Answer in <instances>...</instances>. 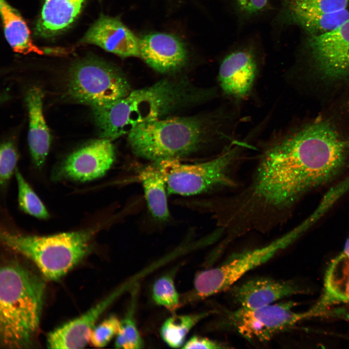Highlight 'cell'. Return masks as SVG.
Instances as JSON below:
<instances>
[{"label": "cell", "instance_id": "1", "mask_svg": "<svg viewBox=\"0 0 349 349\" xmlns=\"http://www.w3.org/2000/svg\"><path fill=\"white\" fill-rule=\"evenodd\" d=\"M349 159V136L326 119L274 136L264 148L251 184L237 195L238 209L255 223L275 226L282 211L333 178Z\"/></svg>", "mask_w": 349, "mask_h": 349}, {"label": "cell", "instance_id": "2", "mask_svg": "<svg viewBox=\"0 0 349 349\" xmlns=\"http://www.w3.org/2000/svg\"><path fill=\"white\" fill-rule=\"evenodd\" d=\"M232 116L220 108L200 116L155 119L137 126L127 140L139 157L154 162L177 159L228 138Z\"/></svg>", "mask_w": 349, "mask_h": 349}, {"label": "cell", "instance_id": "3", "mask_svg": "<svg viewBox=\"0 0 349 349\" xmlns=\"http://www.w3.org/2000/svg\"><path fill=\"white\" fill-rule=\"evenodd\" d=\"M217 95L214 88L195 89L186 83L165 79L92 108L101 138L111 141L128 134L140 124L162 118L180 105L209 100Z\"/></svg>", "mask_w": 349, "mask_h": 349}, {"label": "cell", "instance_id": "4", "mask_svg": "<svg viewBox=\"0 0 349 349\" xmlns=\"http://www.w3.org/2000/svg\"><path fill=\"white\" fill-rule=\"evenodd\" d=\"M45 285L34 272L16 261L0 270V345L4 348L30 347L37 334Z\"/></svg>", "mask_w": 349, "mask_h": 349}, {"label": "cell", "instance_id": "5", "mask_svg": "<svg viewBox=\"0 0 349 349\" xmlns=\"http://www.w3.org/2000/svg\"><path fill=\"white\" fill-rule=\"evenodd\" d=\"M95 233L88 229L37 236L4 231L0 238L6 247L31 260L46 278L55 281L87 254Z\"/></svg>", "mask_w": 349, "mask_h": 349}, {"label": "cell", "instance_id": "6", "mask_svg": "<svg viewBox=\"0 0 349 349\" xmlns=\"http://www.w3.org/2000/svg\"><path fill=\"white\" fill-rule=\"evenodd\" d=\"M240 152L239 146L232 145L204 162L186 164L174 159L155 163L164 176L168 193L190 196L217 188L235 186L231 171Z\"/></svg>", "mask_w": 349, "mask_h": 349}, {"label": "cell", "instance_id": "7", "mask_svg": "<svg viewBox=\"0 0 349 349\" xmlns=\"http://www.w3.org/2000/svg\"><path fill=\"white\" fill-rule=\"evenodd\" d=\"M68 85L74 99L92 108L114 102L131 91L119 69L93 57L74 63L69 70Z\"/></svg>", "mask_w": 349, "mask_h": 349}, {"label": "cell", "instance_id": "8", "mask_svg": "<svg viewBox=\"0 0 349 349\" xmlns=\"http://www.w3.org/2000/svg\"><path fill=\"white\" fill-rule=\"evenodd\" d=\"M295 239L289 233L262 247L239 253L216 267L199 272L195 276L190 300H203L228 290L251 270L272 258Z\"/></svg>", "mask_w": 349, "mask_h": 349}, {"label": "cell", "instance_id": "9", "mask_svg": "<svg viewBox=\"0 0 349 349\" xmlns=\"http://www.w3.org/2000/svg\"><path fill=\"white\" fill-rule=\"evenodd\" d=\"M296 304L290 301L254 309L239 307L227 313L226 321L249 341L267 342L299 321L324 313L315 306L305 312H295L293 308Z\"/></svg>", "mask_w": 349, "mask_h": 349}, {"label": "cell", "instance_id": "10", "mask_svg": "<svg viewBox=\"0 0 349 349\" xmlns=\"http://www.w3.org/2000/svg\"><path fill=\"white\" fill-rule=\"evenodd\" d=\"M348 19L349 0H281L276 21L300 27L312 36L330 31Z\"/></svg>", "mask_w": 349, "mask_h": 349}, {"label": "cell", "instance_id": "11", "mask_svg": "<svg viewBox=\"0 0 349 349\" xmlns=\"http://www.w3.org/2000/svg\"><path fill=\"white\" fill-rule=\"evenodd\" d=\"M305 48L313 65L323 77L349 78V19L330 31L308 36Z\"/></svg>", "mask_w": 349, "mask_h": 349}, {"label": "cell", "instance_id": "12", "mask_svg": "<svg viewBox=\"0 0 349 349\" xmlns=\"http://www.w3.org/2000/svg\"><path fill=\"white\" fill-rule=\"evenodd\" d=\"M115 157L111 141L102 138L71 153L56 167L52 179L86 182L100 178L111 168Z\"/></svg>", "mask_w": 349, "mask_h": 349}, {"label": "cell", "instance_id": "13", "mask_svg": "<svg viewBox=\"0 0 349 349\" xmlns=\"http://www.w3.org/2000/svg\"><path fill=\"white\" fill-rule=\"evenodd\" d=\"M259 60L251 47H240L222 60L218 80L222 93L235 100L246 98L251 93L259 70Z\"/></svg>", "mask_w": 349, "mask_h": 349}, {"label": "cell", "instance_id": "14", "mask_svg": "<svg viewBox=\"0 0 349 349\" xmlns=\"http://www.w3.org/2000/svg\"><path fill=\"white\" fill-rule=\"evenodd\" d=\"M81 42L97 46L121 57H140L139 39L117 17L101 15Z\"/></svg>", "mask_w": 349, "mask_h": 349}, {"label": "cell", "instance_id": "15", "mask_svg": "<svg viewBox=\"0 0 349 349\" xmlns=\"http://www.w3.org/2000/svg\"><path fill=\"white\" fill-rule=\"evenodd\" d=\"M140 57L155 70L175 72L186 63L188 53L184 42L168 33L152 32L139 39Z\"/></svg>", "mask_w": 349, "mask_h": 349}, {"label": "cell", "instance_id": "16", "mask_svg": "<svg viewBox=\"0 0 349 349\" xmlns=\"http://www.w3.org/2000/svg\"><path fill=\"white\" fill-rule=\"evenodd\" d=\"M229 289L234 302L240 307L250 309L268 305L285 297L301 293L303 291L291 281L264 277L233 285Z\"/></svg>", "mask_w": 349, "mask_h": 349}, {"label": "cell", "instance_id": "17", "mask_svg": "<svg viewBox=\"0 0 349 349\" xmlns=\"http://www.w3.org/2000/svg\"><path fill=\"white\" fill-rule=\"evenodd\" d=\"M112 300L108 297L79 317L65 323L50 333L47 337L49 349H81L89 343L91 332L100 316Z\"/></svg>", "mask_w": 349, "mask_h": 349}, {"label": "cell", "instance_id": "18", "mask_svg": "<svg viewBox=\"0 0 349 349\" xmlns=\"http://www.w3.org/2000/svg\"><path fill=\"white\" fill-rule=\"evenodd\" d=\"M43 94L38 87L29 90L26 96L29 117L28 143L35 167H42L50 145V135L43 111Z\"/></svg>", "mask_w": 349, "mask_h": 349}, {"label": "cell", "instance_id": "19", "mask_svg": "<svg viewBox=\"0 0 349 349\" xmlns=\"http://www.w3.org/2000/svg\"><path fill=\"white\" fill-rule=\"evenodd\" d=\"M85 0H45L36 25L38 34L50 37L68 28L81 12Z\"/></svg>", "mask_w": 349, "mask_h": 349}, {"label": "cell", "instance_id": "20", "mask_svg": "<svg viewBox=\"0 0 349 349\" xmlns=\"http://www.w3.org/2000/svg\"><path fill=\"white\" fill-rule=\"evenodd\" d=\"M143 189L148 209L159 221L170 217L167 199V187L164 176L156 163L141 170L138 174Z\"/></svg>", "mask_w": 349, "mask_h": 349}, {"label": "cell", "instance_id": "21", "mask_svg": "<svg viewBox=\"0 0 349 349\" xmlns=\"http://www.w3.org/2000/svg\"><path fill=\"white\" fill-rule=\"evenodd\" d=\"M0 11L5 38L14 51L23 54H44L33 44L30 31L20 13L6 0H0Z\"/></svg>", "mask_w": 349, "mask_h": 349}, {"label": "cell", "instance_id": "22", "mask_svg": "<svg viewBox=\"0 0 349 349\" xmlns=\"http://www.w3.org/2000/svg\"><path fill=\"white\" fill-rule=\"evenodd\" d=\"M337 302L349 303V256L342 252L328 267L324 279V290L317 304L322 308Z\"/></svg>", "mask_w": 349, "mask_h": 349}, {"label": "cell", "instance_id": "23", "mask_svg": "<svg viewBox=\"0 0 349 349\" xmlns=\"http://www.w3.org/2000/svg\"><path fill=\"white\" fill-rule=\"evenodd\" d=\"M214 313V311H210L194 314L173 316L163 322L160 330L161 338L170 347L178 348L184 344L187 335L196 324Z\"/></svg>", "mask_w": 349, "mask_h": 349}, {"label": "cell", "instance_id": "24", "mask_svg": "<svg viewBox=\"0 0 349 349\" xmlns=\"http://www.w3.org/2000/svg\"><path fill=\"white\" fill-rule=\"evenodd\" d=\"M19 207L25 213L41 219L49 215L45 205L30 187L17 168L15 170Z\"/></svg>", "mask_w": 349, "mask_h": 349}, {"label": "cell", "instance_id": "25", "mask_svg": "<svg viewBox=\"0 0 349 349\" xmlns=\"http://www.w3.org/2000/svg\"><path fill=\"white\" fill-rule=\"evenodd\" d=\"M152 297L158 304L170 311H174L180 306L179 296L170 275H164L154 283Z\"/></svg>", "mask_w": 349, "mask_h": 349}, {"label": "cell", "instance_id": "26", "mask_svg": "<svg viewBox=\"0 0 349 349\" xmlns=\"http://www.w3.org/2000/svg\"><path fill=\"white\" fill-rule=\"evenodd\" d=\"M132 314V311L129 312L121 321L120 329L116 336L114 343L116 348L137 349L143 347V340Z\"/></svg>", "mask_w": 349, "mask_h": 349}, {"label": "cell", "instance_id": "27", "mask_svg": "<svg viewBox=\"0 0 349 349\" xmlns=\"http://www.w3.org/2000/svg\"><path fill=\"white\" fill-rule=\"evenodd\" d=\"M121 321L116 317L110 316L94 327L91 332L89 343L95 348L104 347L116 336Z\"/></svg>", "mask_w": 349, "mask_h": 349}, {"label": "cell", "instance_id": "28", "mask_svg": "<svg viewBox=\"0 0 349 349\" xmlns=\"http://www.w3.org/2000/svg\"><path fill=\"white\" fill-rule=\"evenodd\" d=\"M17 154L14 144L11 142L1 144L0 150V182L4 187L16 169Z\"/></svg>", "mask_w": 349, "mask_h": 349}, {"label": "cell", "instance_id": "29", "mask_svg": "<svg viewBox=\"0 0 349 349\" xmlns=\"http://www.w3.org/2000/svg\"><path fill=\"white\" fill-rule=\"evenodd\" d=\"M238 13L250 18L263 13L268 8L269 0H232Z\"/></svg>", "mask_w": 349, "mask_h": 349}, {"label": "cell", "instance_id": "30", "mask_svg": "<svg viewBox=\"0 0 349 349\" xmlns=\"http://www.w3.org/2000/svg\"><path fill=\"white\" fill-rule=\"evenodd\" d=\"M182 348L183 349H224L228 347L208 338L194 335L186 342Z\"/></svg>", "mask_w": 349, "mask_h": 349}]
</instances>
